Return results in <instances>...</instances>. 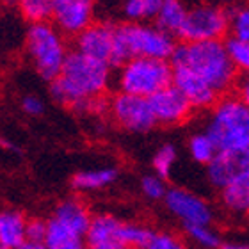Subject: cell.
<instances>
[{
	"instance_id": "obj_32",
	"label": "cell",
	"mask_w": 249,
	"mask_h": 249,
	"mask_svg": "<svg viewBox=\"0 0 249 249\" xmlns=\"http://www.w3.org/2000/svg\"><path fill=\"white\" fill-rule=\"evenodd\" d=\"M47 219H29L27 221V240L29 242H45V239H47Z\"/></svg>"
},
{
	"instance_id": "obj_7",
	"label": "cell",
	"mask_w": 249,
	"mask_h": 249,
	"mask_svg": "<svg viewBox=\"0 0 249 249\" xmlns=\"http://www.w3.org/2000/svg\"><path fill=\"white\" fill-rule=\"evenodd\" d=\"M230 32V13L221 4L203 2L189 7L180 39L185 43L223 41Z\"/></svg>"
},
{
	"instance_id": "obj_23",
	"label": "cell",
	"mask_w": 249,
	"mask_h": 249,
	"mask_svg": "<svg viewBox=\"0 0 249 249\" xmlns=\"http://www.w3.org/2000/svg\"><path fill=\"white\" fill-rule=\"evenodd\" d=\"M153 231H155V230L148 228V226H142V224L121 223L118 240L123 242L124 246H128L130 249H146Z\"/></svg>"
},
{
	"instance_id": "obj_10",
	"label": "cell",
	"mask_w": 249,
	"mask_h": 249,
	"mask_svg": "<svg viewBox=\"0 0 249 249\" xmlns=\"http://www.w3.org/2000/svg\"><path fill=\"white\" fill-rule=\"evenodd\" d=\"M96 0H53L52 23L64 36L77 37L94 23Z\"/></svg>"
},
{
	"instance_id": "obj_27",
	"label": "cell",
	"mask_w": 249,
	"mask_h": 249,
	"mask_svg": "<svg viewBox=\"0 0 249 249\" xmlns=\"http://www.w3.org/2000/svg\"><path fill=\"white\" fill-rule=\"evenodd\" d=\"M183 231L191 240H194L199 248L203 249H221L223 240L219 237L217 231H213L207 224H196V226H183Z\"/></svg>"
},
{
	"instance_id": "obj_30",
	"label": "cell",
	"mask_w": 249,
	"mask_h": 249,
	"mask_svg": "<svg viewBox=\"0 0 249 249\" xmlns=\"http://www.w3.org/2000/svg\"><path fill=\"white\" fill-rule=\"evenodd\" d=\"M226 47H228L230 57H231L233 64L237 66V70L249 75V43L230 37L228 41H226Z\"/></svg>"
},
{
	"instance_id": "obj_34",
	"label": "cell",
	"mask_w": 249,
	"mask_h": 249,
	"mask_svg": "<svg viewBox=\"0 0 249 249\" xmlns=\"http://www.w3.org/2000/svg\"><path fill=\"white\" fill-rule=\"evenodd\" d=\"M235 89H237V93L235 94L239 96L240 102H242L246 107H249V77L248 75H244L242 78H239V82H237Z\"/></svg>"
},
{
	"instance_id": "obj_6",
	"label": "cell",
	"mask_w": 249,
	"mask_h": 249,
	"mask_svg": "<svg viewBox=\"0 0 249 249\" xmlns=\"http://www.w3.org/2000/svg\"><path fill=\"white\" fill-rule=\"evenodd\" d=\"M173 84V66L169 61L150 57H134L121 62L116 71V86L120 93L151 98Z\"/></svg>"
},
{
	"instance_id": "obj_5",
	"label": "cell",
	"mask_w": 249,
	"mask_h": 249,
	"mask_svg": "<svg viewBox=\"0 0 249 249\" xmlns=\"http://www.w3.org/2000/svg\"><path fill=\"white\" fill-rule=\"evenodd\" d=\"M25 52L32 68L45 80H55L70 55L66 36L52 21L29 25L25 34Z\"/></svg>"
},
{
	"instance_id": "obj_29",
	"label": "cell",
	"mask_w": 249,
	"mask_h": 249,
	"mask_svg": "<svg viewBox=\"0 0 249 249\" xmlns=\"http://www.w3.org/2000/svg\"><path fill=\"white\" fill-rule=\"evenodd\" d=\"M167 191L169 189L166 187L164 178H160L159 175H146L141 178V192L150 201H164Z\"/></svg>"
},
{
	"instance_id": "obj_17",
	"label": "cell",
	"mask_w": 249,
	"mask_h": 249,
	"mask_svg": "<svg viewBox=\"0 0 249 249\" xmlns=\"http://www.w3.org/2000/svg\"><path fill=\"white\" fill-rule=\"evenodd\" d=\"M27 221L20 210L5 208L0 213V249H21L27 242Z\"/></svg>"
},
{
	"instance_id": "obj_8",
	"label": "cell",
	"mask_w": 249,
	"mask_h": 249,
	"mask_svg": "<svg viewBox=\"0 0 249 249\" xmlns=\"http://www.w3.org/2000/svg\"><path fill=\"white\" fill-rule=\"evenodd\" d=\"M109 116L120 128L132 134H146L157 124L150 98L118 93L109 100Z\"/></svg>"
},
{
	"instance_id": "obj_28",
	"label": "cell",
	"mask_w": 249,
	"mask_h": 249,
	"mask_svg": "<svg viewBox=\"0 0 249 249\" xmlns=\"http://www.w3.org/2000/svg\"><path fill=\"white\" fill-rule=\"evenodd\" d=\"M177 159H178V153H177V148L173 144H162L159 150L155 151V155H153V160H151V166H153V171L155 175H159L160 178H169L171 175L173 167L177 164Z\"/></svg>"
},
{
	"instance_id": "obj_33",
	"label": "cell",
	"mask_w": 249,
	"mask_h": 249,
	"mask_svg": "<svg viewBox=\"0 0 249 249\" xmlns=\"http://www.w3.org/2000/svg\"><path fill=\"white\" fill-rule=\"evenodd\" d=\"M21 109H23V112H25L27 116L36 118V116L43 114L45 105H43L39 96H36V94H27V96H23V100H21Z\"/></svg>"
},
{
	"instance_id": "obj_35",
	"label": "cell",
	"mask_w": 249,
	"mask_h": 249,
	"mask_svg": "<svg viewBox=\"0 0 249 249\" xmlns=\"http://www.w3.org/2000/svg\"><path fill=\"white\" fill-rule=\"evenodd\" d=\"M89 249H130L128 246H124L120 240H110V242H104V244L91 246Z\"/></svg>"
},
{
	"instance_id": "obj_15",
	"label": "cell",
	"mask_w": 249,
	"mask_h": 249,
	"mask_svg": "<svg viewBox=\"0 0 249 249\" xmlns=\"http://www.w3.org/2000/svg\"><path fill=\"white\" fill-rule=\"evenodd\" d=\"M221 203L233 215H249V167L240 166L231 182L221 189Z\"/></svg>"
},
{
	"instance_id": "obj_11",
	"label": "cell",
	"mask_w": 249,
	"mask_h": 249,
	"mask_svg": "<svg viewBox=\"0 0 249 249\" xmlns=\"http://www.w3.org/2000/svg\"><path fill=\"white\" fill-rule=\"evenodd\" d=\"M164 205L169 210V213L182 223V226H196V224L210 226L212 224L213 212L210 205L203 197L187 189H182V187L169 189Z\"/></svg>"
},
{
	"instance_id": "obj_4",
	"label": "cell",
	"mask_w": 249,
	"mask_h": 249,
	"mask_svg": "<svg viewBox=\"0 0 249 249\" xmlns=\"http://www.w3.org/2000/svg\"><path fill=\"white\" fill-rule=\"evenodd\" d=\"M116 41L121 62L134 57L169 61L177 50L175 37L151 21L116 23Z\"/></svg>"
},
{
	"instance_id": "obj_9",
	"label": "cell",
	"mask_w": 249,
	"mask_h": 249,
	"mask_svg": "<svg viewBox=\"0 0 249 249\" xmlns=\"http://www.w3.org/2000/svg\"><path fill=\"white\" fill-rule=\"evenodd\" d=\"M75 50L110 68L121 64L116 41V25L110 21H94L89 29L78 34L75 37Z\"/></svg>"
},
{
	"instance_id": "obj_25",
	"label": "cell",
	"mask_w": 249,
	"mask_h": 249,
	"mask_svg": "<svg viewBox=\"0 0 249 249\" xmlns=\"http://www.w3.org/2000/svg\"><path fill=\"white\" fill-rule=\"evenodd\" d=\"M48 228H47V239H45V244L50 249H62L64 246L71 244L75 240H80L82 237L77 235L73 230H70L66 224H62L59 219L50 217L47 219Z\"/></svg>"
},
{
	"instance_id": "obj_26",
	"label": "cell",
	"mask_w": 249,
	"mask_h": 249,
	"mask_svg": "<svg viewBox=\"0 0 249 249\" xmlns=\"http://www.w3.org/2000/svg\"><path fill=\"white\" fill-rule=\"evenodd\" d=\"M230 36L249 43V2H240L230 11Z\"/></svg>"
},
{
	"instance_id": "obj_38",
	"label": "cell",
	"mask_w": 249,
	"mask_h": 249,
	"mask_svg": "<svg viewBox=\"0 0 249 249\" xmlns=\"http://www.w3.org/2000/svg\"><path fill=\"white\" fill-rule=\"evenodd\" d=\"M221 249H249V244H242V242H224Z\"/></svg>"
},
{
	"instance_id": "obj_40",
	"label": "cell",
	"mask_w": 249,
	"mask_h": 249,
	"mask_svg": "<svg viewBox=\"0 0 249 249\" xmlns=\"http://www.w3.org/2000/svg\"><path fill=\"white\" fill-rule=\"evenodd\" d=\"M2 4H5V5H18V0H2Z\"/></svg>"
},
{
	"instance_id": "obj_3",
	"label": "cell",
	"mask_w": 249,
	"mask_h": 249,
	"mask_svg": "<svg viewBox=\"0 0 249 249\" xmlns=\"http://www.w3.org/2000/svg\"><path fill=\"white\" fill-rule=\"evenodd\" d=\"M205 130L213 139L219 153L242 155L249 150V107L237 94H226L212 107Z\"/></svg>"
},
{
	"instance_id": "obj_18",
	"label": "cell",
	"mask_w": 249,
	"mask_h": 249,
	"mask_svg": "<svg viewBox=\"0 0 249 249\" xmlns=\"http://www.w3.org/2000/svg\"><path fill=\"white\" fill-rule=\"evenodd\" d=\"M118 180V169L112 166L84 169L73 175L71 187L77 192H93L112 185Z\"/></svg>"
},
{
	"instance_id": "obj_19",
	"label": "cell",
	"mask_w": 249,
	"mask_h": 249,
	"mask_svg": "<svg viewBox=\"0 0 249 249\" xmlns=\"http://www.w3.org/2000/svg\"><path fill=\"white\" fill-rule=\"evenodd\" d=\"M187 13H189V7L183 4V0H164L153 23L164 32L171 34L173 37H178L185 23Z\"/></svg>"
},
{
	"instance_id": "obj_16",
	"label": "cell",
	"mask_w": 249,
	"mask_h": 249,
	"mask_svg": "<svg viewBox=\"0 0 249 249\" xmlns=\"http://www.w3.org/2000/svg\"><path fill=\"white\" fill-rule=\"evenodd\" d=\"M107 2L109 11H114L121 23L153 21L164 0H100Z\"/></svg>"
},
{
	"instance_id": "obj_39",
	"label": "cell",
	"mask_w": 249,
	"mask_h": 249,
	"mask_svg": "<svg viewBox=\"0 0 249 249\" xmlns=\"http://www.w3.org/2000/svg\"><path fill=\"white\" fill-rule=\"evenodd\" d=\"M219 2H221V4H240V2H242V0H219Z\"/></svg>"
},
{
	"instance_id": "obj_22",
	"label": "cell",
	"mask_w": 249,
	"mask_h": 249,
	"mask_svg": "<svg viewBox=\"0 0 249 249\" xmlns=\"http://www.w3.org/2000/svg\"><path fill=\"white\" fill-rule=\"evenodd\" d=\"M187 148H189V155H191L192 160L197 162V164H203V166H208L219 155L217 146H215L212 137L208 135L207 130L192 134Z\"/></svg>"
},
{
	"instance_id": "obj_14",
	"label": "cell",
	"mask_w": 249,
	"mask_h": 249,
	"mask_svg": "<svg viewBox=\"0 0 249 249\" xmlns=\"http://www.w3.org/2000/svg\"><path fill=\"white\" fill-rule=\"evenodd\" d=\"M52 217L59 219L62 224H66L68 228L73 230L82 239H86L88 230L91 226V221H93V213H91L89 207L80 197L71 196L55 205Z\"/></svg>"
},
{
	"instance_id": "obj_20",
	"label": "cell",
	"mask_w": 249,
	"mask_h": 249,
	"mask_svg": "<svg viewBox=\"0 0 249 249\" xmlns=\"http://www.w3.org/2000/svg\"><path fill=\"white\" fill-rule=\"evenodd\" d=\"M121 219H118L112 213H96L93 215L91 226L86 235V242L88 246H96L104 244V242H110V240H118V233L121 228Z\"/></svg>"
},
{
	"instance_id": "obj_36",
	"label": "cell",
	"mask_w": 249,
	"mask_h": 249,
	"mask_svg": "<svg viewBox=\"0 0 249 249\" xmlns=\"http://www.w3.org/2000/svg\"><path fill=\"white\" fill-rule=\"evenodd\" d=\"M62 249H89V246H88V242H86V239H80V240L71 242V244L64 246Z\"/></svg>"
},
{
	"instance_id": "obj_13",
	"label": "cell",
	"mask_w": 249,
	"mask_h": 249,
	"mask_svg": "<svg viewBox=\"0 0 249 249\" xmlns=\"http://www.w3.org/2000/svg\"><path fill=\"white\" fill-rule=\"evenodd\" d=\"M173 86L189 100L192 109H212L223 98L203 78L182 66H173Z\"/></svg>"
},
{
	"instance_id": "obj_37",
	"label": "cell",
	"mask_w": 249,
	"mask_h": 249,
	"mask_svg": "<svg viewBox=\"0 0 249 249\" xmlns=\"http://www.w3.org/2000/svg\"><path fill=\"white\" fill-rule=\"evenodd\" d=\"M21 249H50V248H48L45 242H29V240H27Z\"/></svg>"
},
{
	"instance_id": "obj_21",
	"label": "cell",
	"mask_w": 249,
	"mask_h": 249,
	"mask_svg": "<svg viewBox=\"0 0 249 249\" xmlns=\"http://www.w3.org/2000/svg\"><path fill=\"white\" fill-rule=\"evenodd\" d=\"M240 169L239 159L233 155H226V153H219L210 164L207 166V178L210 185L215 189H224L231 182V178L237 175Z\"/></svg>"
},
{
	"instance_id": "obj_24",
	"label": "cell",
	"mask_w": 249,
	"mask_h": 249,
	"mask_svg": "<svg viewBox=\"0 0 249 249\" xmlns=\"http://www.w3.org/2000/svg\"><path fill=\"white\" fill-rule=\"evenodd\" d=\"M18 11L29 23H45L52 20L53 0H18Z\"/></svg>"
},
{
	"instance_id": "obj_1",
	"label": "cell",
	"mask_w": 249,
	"mask_h": 249,
	"mask_svg": "<svg viewBox=\"0 0 249 249\" xmlns=\"http://www.w3.org/2000/svg\"><path fill=\"white\" fill-rule=\"evenodd\" d=\"M110 80V66L73 50L59 77L52 80L50 94L57 104L78 112H105L107 102L102 94L109 89Z\"/></svg>"
},
{
	"instance_id": "obj_2",
	"label": "cell",
	"mask_w": 249,
	"mask_h": 249,
	"mask_svg": "<svg viewBox=\"0 0 249 249\" xmlns=\"http://www.w3.org/2000/svg\"><path fill=\"white\" fill-rule=\"evenodd\" d=\"M171 66H182L196 73L221 96H226L233 86H237V66L230 57L224 41H199L177 45V50L169 59Z\"/></svg>"
},
{
	"instance_id": "obj_31",
	"label": "cell",
	"mask_w": 249,
	"mask_h": 249,
	"mask_svg": "<svg viewBox=\"0 0 249 249\" xmlns=\"http://www.w3.org/2000/svg\"><path fill=\"white\" fill-rule=\"evenodd\" d=\"M146 249H187V246L175 233H169V231H153Z\"/></svg>"
},
{
	"instance_id": "obj_12",
	"label": "cell",
	"mask_w": 249,
	"mask_h": 249,
	"mask_svg": "<svg viewBox=\"0 0 249 249\" xmlns=\"http://www.w3.org/2000/svg\"><path fill=\"white\" fill-rule=\"evenodd\" d=\"M150 104L155 114L157 124H164V126H177V124L185 123L194 110L189 100L173 84L153 94L150 98Z\"/></svg>"
}]
</instances>
